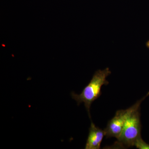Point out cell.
<instances>
[{
	"label": "cell",
	"instance_id": "6da1fadb",
	"mask_svg": "<svg viewBox=\"0 0 149 149\" xmlns=\"http://www.w3.org/2000/svg\"><path fill=\"white\" fill-rule=\"evenodd\" d=\"M111 73V72L108 68L103 70H99L95 72L90 83L83 89L82 93L79 95L74 92L71 93L72 98L77 102V104L84 103L90 118H91L90 108L91 105L101 95L103 85H108L107 77Z\"/></svg>",
	"mask_w": 149,
	"mask_h": 149
},
{
	"label": "cell",
	"instance_id": "7a4b0ae2",
	"mask_svg": "<svg viewBox=\"0 0 149 149\" xmlns=\"http://www.w3.org/2000/svg\"><path fill=\"white\" fill-rule=\"evenodd\" d=\"M140 108L135 111L125 122L115 146L123 148L134 146L136 140L141 137V123Z\"/></svg>",
	"mask_w": 149,
	"mask_h": 149
},
{
	"label": "cell",
	"instance_id": "3957f363",
	"mask_svg": "<svg viewBox=\"0 0 149 149\" xmlns=\"http://www.w3.org/2000/svg\"><path fill=\"white\" fill-rule=\"evenodd\" d=\"M149 95V93L144 97L127 109L117 111L114 117L108 123L107 127L104 130L105 136L106 138L118 139L128 118L133 112L140 108L141 103Z\"/></svg>",
	"mask_w": 149,
	"mask_h": 149
},
{
	"label": "cell",
	"instance_id": "277c9868",
	"mask_svg": "<svg viewBox=\"0 0 149 149\" xmlns=\"http://www.w3.org/2000/svg\"><path fill=\"white\" fill-rule=\"evenodd\" d=\"M104 136V130L97 127L91 122L89 129V134L85 146V149H100Z\"/></svg>",
	"mask_w": 149,
	"mask_h": 149
},
{
	"label": "cell",
	"instance_id": "5b68a950",
	"mask_svg": "<svg viewBox=\"0 0 149 149\" xmlns=\"http://www.w3.org/2000/svg\"><path fill=\"white\" fill-rule=\"evenodd\" d=\"M134 146L137 149H149V144L147 143L143 140L141 137L136 140L134 144Z\"/></svg>",
	"mask_w": 149,
	"mask_h": 149
},
{
	"label": "cell",
	"instance_id": "8992f818",
	"mask_svg": "<svg viewBox=\"0 0 149 149\" xmlns=\"http://www.w3.org/2000/svg\"><path fill=\"white\" fill-rule=\"evenodd\" d=\"M146 45L149 48V41H148V42L147 43Z\"/></svg>",
	"mask_w": 149,
	"mask_h": 149
}]
</instances>
